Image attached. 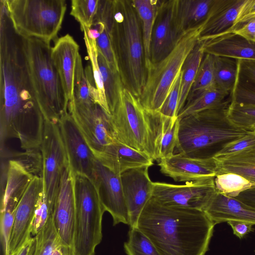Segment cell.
<instances>
[{"label": "cell", "instance_id": "8fae6325", "mask_svg": "<svg viewBox=\"0 0 255 255\" xmlns=\"http://www.w3.org/2000/svg\"><path fill=\"white\" fill-rule=\"evenodd\" d=\"M68 112L95 156L117 140L110 115L94 101L73 100Z\"/></svg>", "mask_w": 255, "mask_h": 255}, {"label": "cell", "instance_id": "cb8c5ba5", "mask_svg": "<svg viewBox=\"0 0 255 255\" xmlns=\"http://www.w3.org/2000/svg\"><path fill=\"white\" fill-rule=\"evenodd\" d=\"M198 41L204 53L237 60H255V42L233 32Z\"/></svg>", "mask_w": 255, "mask_h": 255}, {"label": "cell", "instance_id": "e575fe53", "mask_svg": "<svg viewBox=\"0 0 255 255\" xmlns=\"http://www.w3.org/2000/svg\"><path fill=\"white\" fill-rule=\"evenodd\" d=\"M98 61L110 112L118 101L121 91L124 86L119 73L113 71L110 68L105 58L99 51Z\"/></svg>", "mask_w": 255, "mask_h": 255}, {"label": "cell", "instance_id": "d590c367", "mask_svg": "<svg viewBox=\"0 0 255 255\" xmlns=\"http://www.w3.org/2000/svg\"><path fill=\"white\" fill-rule=\"evenodd\" d=\"M214 182L217 191L234 198L255 186V184L247 179L233 173L217 174L214 178Z\"/></svg>", "mask_w": 255, "mask_h": 255}, {"label": "cell", "instance_id": "f1b7e54d", "mask_svg": "<svg viewBox=\"0 0 255 255\" xmlns=\"http://www.w3.org/2000/svg\"><path fill=\"white\" fill-rule=\"evenodd\" d=\"M228 103H231V93L215 84L209 89L189 95L178 118L180 119L205 110L217 108Z\"/></svg>", "mask_w": 255, "mask_h": 255}, {"label": "cell", "instance_id": "c3c4849f", "mask_svg": "<svg viewBox=\"0 0 255 255\" xmlns=\"http://www.w3.org/2000/svg\"><path fill=\"white\" fill-rule=\"evenodd\" d=\"M231 32L238 34L249 41L255 42V17L239 25Z\"/></svg>", "mask_w": 255, "mask_h": 255}, {"label": "cell", "instance_id": "d4e9b609", "mask_svg": "<svg viewBox=\"0 0 255 255\" xmlns=\"http://www.w3.org/2000/svg\"><path fill=\"white\" fill-rule=\"evenodd\" d=\"M35 175L19 160H9L5 187L1 194L0 212L6 209L15 210Z\"/></svg>", "mask_w": 255, "mask_h": 255}, {"label": "cell", "instance_id": "8992f818", "mask_svg": "<svg viewBox=\"0 0 255 255\" xmlns=\"http://www.w3.org/2000/svg\"><path fill=\"white\" fill-rule=\"evenodd\" d=\"M156 113L146 109L139 98L124 87L118 101L110 111L117 139L146 153L154 160Z\"/></svg>", "mask_w": 255, "mask_h": 255}, {"label": "cell", "instance_id": "ee69618b", "mask_svg": "<svg viewBox=\"0 0 255 255\" xmlns=\"http://www.w3.org/2000/svg\"><path fill=\"white\" fill-rule=\"evenodd\" d=\"M182 78L181 70L176 77L171 88L158 111L164 116L177 117L178 116V103L180 96Z\"/></svg>", "mask_w": 255, "mask_h": 255}, {"label": "cell", "instance_id": "d6986e66", "mask_svg": "<svg viewBox=\"0 0 255 255\" xmlns=\"http://www.w3.org/2000/svg\"><path fill=\"white\" fill-rule=\"evenodd\" d=\"M158 161L160 172L175 181H196L215 178L218 173L214 158L199 159L175 153Z\"/></svg>", "mask_w": 255, "mask_h": 255}, {"label": "cell", "instance_id": "5bb4252c", "mask_svg": "<svg viewBox=\"0 0 255 255\" xmlns=\"http://www.w3.org/2000/svg\"><path fill=\"white\" fill-rule=\"evenodd\" d=\"M92 180L95 183L105 211L111 215L113 226L129 225V218L121 176L95 160Z\"/></svg>", "mask_w": 255, "mask_h": 255}, {"label": "cell", "instance_id": "816d5d0a", "mask_svg": "<svg viewBox=\"0 0 255 255\" xmlns=\"http://www.w3.org/2000/svg\"><path fill=\"white\" fill-rule=\"evenodd\" d=\"M34 245L35 238L31 236L27 238L18 250L11 255H32Z\"/></svg>", "mask_w": 255, "mask_h": 255}, {"label": "cell", "instance_id": "44dd1931", "mask_svg": "<svg viewBox=\"0 0 255 255\" xmlns=\"http://www.w3.org/2000/svg\"><path fill=\"white\" fill-rule=\"evenodd\" d=\"M95 158L117 175L130 169L151 166L153 159L146 153L136 150L116 140Z\"/></svg>", "mask_w": 255, "mask_h": 255}, {"label": "cell", "instance_id": "ac0fdd59", "mask_svg": "<svg viewBox=\"0 0 255 255\" xmlns=\"http://www.w3.org/2000/svg\"><path fill=\"white\" fill-rule=\"evenodd\" d=\"M44 191L42 176L35 175L18 202L9 243V255L16 252L28 237L39 197Z\"/></svg>", "mask_w": 255, "mask_h": 255}, {"label": "cell", "instance_id": "f35d334b", "mask_svg": "<svg viewBox=\"0 0 255 255\" xmlns=\"http://www.w3.org/2000/svg\"><path fill=\"white\" fill-rule=\"evenodd\" d=\"M215 85L214 56L205 53L188 96Z\"/></svg>", "mask_w": 255, "mask_h": 255}, {"label": "cell", "instance_id": "ab89813d", "mask_svg": "<svg viewBox=\"0 0 255 255\" xmlns=\"http://www.w3.org/2000/svg\"><path fill=\"white\" fill-rule=\"evenodd\" d=\"M100 0H72L70 14L80 24L81 27L90 28L97 14Z\"/></svg>", "mask_w": 255, "mask_h": 255}, {"label": "cell", "instance_id": "bcb514c9", "mask_svg": "<svg viewBox=\"0 0 255 255\" xmlns=\"http://www.w3.org/2000/svg\"><path fill=\"white\" fill-rule=\"evenodd\" d=\"M15 210L0 212V241L2 255H9V243L13 229Z\"/></svg>", "mask_w": 255, "mask_h": 255}, {"label": "cell", "instance_id": "681fc988", "mask_svg": "<svg viewBox=\"0 0 255 255\" xmlns=\"http://www.w3.org/2000/svg\"><path fill=\"white\" fill-rule=\"evenodd\" d=\"M227 222L232 228L234 234L240 239H242L254 230V224L251 223L237 220H231Z\"/></svg>", "mask_w": 255, "mask_h": 255}, {"label": "cell", "instance_id": "2e32d148", "mask_svg": "<svg viewBox=\"0 0 255 255\" xmlns=\"http://www.w3.org/2000/svg\"><path fill=\"white\" fill-rule=\"evenodd\" d=\"M177 0H159L153 26L148 61L156 63L165 57L173 49L179 35L177 31L175 10Z\"/></svg>", "mask_w": 255, "mask_h": 255}, {"label": "cell", "instance_id": "74e56055", "mask_svg": "<svg viewBox=\"0 0 255 255\" xmlns=\"http://www.w3.org/2000/svg\"><path fill=\"white\" fill-rule=\"evenodd\" d=\"M124 248L127 255H160L149 239L137 228H129Z\"/></svg>", "mask_w": 255, "mask_h": 255}, {"label": "cell", "instance_id": "5b68a950", "mask_svg": "<svg viewBox=\"0 0 255 255\" xmlns=\"http://www.w3.org/2000/svg\"><path fill=\"white\" fill-rule=\"evenodd\" d=\"M23 45L37 101L44 120L57 124L68 113V101L51 56L49 43L23 37Z\"/></svg>", "mask_w": 255, "mask_h": 255}, {"label": "cell", "instance_id": "603a6c76", "mask_svg": "<svg viewBox=\"0 0 255 255\" xmlns=\"http://www.w3.org/2000/svg\"><path fill=\"white\" fill-rule=\"evenodd\" d=\"M203 211L215 225L231 220L245 221L255 225V209L217 191Z\"/></svg>", "mask_w": 255, "mask_h": 255}, {"label": "cell", "instance_id": "4fadbf2b", "mask_svg": "<svg viewBox=\"0 0 255 255\" xmlns=\"http://www.w3.org/2000/svg\"><path fill=\"white\" fill-rule=\"evenodd\" d=\"M75 215L73 174L68 164L62 172L59 190L52 214L55 229L67 255H76Z\"/></svg>", "mask_w": 255, "mask_h": 255}, {"label": "cell", "instance_id": "83f0119b", "mask_svg": "<svg viewBox=\"0 0 255 255\" xmlns=\"http://www.w3.org/2000/svg\"><path fill=\"white\" fill-rule=\"evenodd\" d=\"M231 103L255 106V60H238L236 81Z\"/></svg>", "mask_w": 255, "mask_h": 255}, {"label": "cell", "instance_id": "e0dca14e", "mask_svg": "<svg viewBox=\"0 0 255 255\" xmlns=\"http://www.w3.org/2000/svg\"><path fill=\"white\" fill-rule=\"evenodd\" d=\"M149 166L134 168L121 174L129 228H137L138 218L152 198L153 182L148 174Z\"/></svg>", "mask_w": 255, "mask_h": 255}, {"label": "cell", "instance_id": "ffe728a7", "mask_svg": "<svg viewBox=\"0 0 255 255\" xmlns=\"http://www.w3.org/2000/svg\"><path fill=\"white\" fill-rule=\"evenodd\" d=\"M79 46L69 34L58 38L51 49L53 64L60 78L69 103L74 99V81Z\"/></svg>", "mask_w": 255, "mask_h": 255}, {"label": "cell", "instance_id": "484cf974", "mask_svg": "<svg viewBox=\"0 0 255 255\" xmlns=\"http://www.w3.org/2000/svg\"><path fill=\"white\" fill-rule=\"evenodd\" d=\"M213 0H177L175 21L179 35L203 23L207 19Z\"/></svg>", "mask_w": 255, "mask_h": 255}, {"label": "cell", "instance_id": "30bf717a", "mask_svg": "<svg viewBox=\"0 0 255 255\" xmlns=\"http://www.w3.org/2000/svg\"><path fill=\"white\" fill-rule=\"evenodd\" d=\"M44 196L52 214L59 190L63 169L68 164L64 143L57 124L44 122L40 146Z\"/></svg>", "mask_w": 255, "mask_h": 255}, {"label": "cell", "instance_id": "f6af8a7d", "mask_svg": "<svg viewBox=\"0 0 255 255\" xmlns=\"http://www.w3.org/2000/svg\"><path fill=\"white\" fill-rule=\"evenodd\" d=\"M254 148H255V130L228 143L214 158H224Z\"/></svg>", "mask_w": 255, "mask_h": 255}, {"label": "cell", "instance_id": "4316f807", "mask_svg": "<svg viewBox=\"0 0 255 255\" xmlns=\"http://www.w3.org/2000/svg\"><path fill=\"white\" fill-rule=\"evenodd\" d=\"M179 121L178 117H169L157 112L154 160L174 154L178 142Z\"/></svg>", "mask_w": 255, "mask_h": 255}, {"label": "cell", "instance_id": "4dcf8cb0", "mask_svg": "<svg viewBox=\"0 0 255 255\" xmlns=\"http://www.w3.org/2000/svg\"><path fill=\"white\" fill-rule=\"evenodd\" d=\"M204 54L201 43L198 41L182 67L181 89L178 108L179 114L186 104Z\"/></svg>", "mask_w": 255, "mask_h": 255}, {"label": "cell", "instance_id": "52a82bcc", "mask_svg": "<svg viewBox=\"0 0 255 255\" xmlns=\"http://www.w3.org/2000/svg\"><path fill=\"white\" fill-rule=\"evenodd\" d=\"M204 23L184 32L160 61L153 64L146 61V82L139 98L146 109L159 111L185 59L197 44Z\"/></svg>", "mask_w": 255, "mask_h": 255}, {"label": "cell", "instance_id": "ba28073f", "mask_svg": "<svg viewBox=\"0 0 255 255\" xmlns=\"http://www.w3.org/2000/svg\"><path fill=\"white\" fill-rule=\"evenodd\" d=\"M15 31L46 42L57 38L66 10L65 0H3Z\"/></svg>", "mask_w": 255, "mask_h": 255}, {"label": "cell", "instance_id": "b9f144b4", "mask_svg": "<svg viewBox=\"0 0 255 255\" xmlns=\"http://www.w3.org/2000/svg\"><path fill=\"white\" fill-rule=\"evenodd\" d=\"M94 24H97L100 30V35L96 39L98 51L103 55L110 68L113 71L119 73L115 54L108 32L103 23L98 22Z\"/></svg>", "mask_w": 255, "mask_h": 255}, {"label": "cell", "instance_id": "9a60e30c", "mask_svg": "<svg viewBox=\"0 0 255 255\" xmlns=\"http://www.w3.org/2000/svg\"><path fill=\"white\" fill-rule=\"evenodd\" d=\"M57 124L73 174L92 179L96 158L69 113L62 117Z\"/></svg>", "mask_w": 255, "mask_h": 255}, {"label": "cell", "instance_id": "6da1fadb", "mask_svg": "<svg viewBox=\"0 0 255 255\" xmlns=\"http://www.w3.org/2000/svg\"><path fill=\"white\" fill-rule=\"evenodd\" d=\"M0 93L1 141L15 138L23 149H39L45 120L31 79L23 37L14 29L3 3L0 7Z\"/></svg>", "mask_w": 255, "mask_h": 255}, {"label": "cell", "instance_id": "8d00e7d4", "mask_svg": "<svg viewBox=\"0 0 255 255\" xmlns=\"http://www.w3.org/2000/svg\"><path fill=\"white\" fill-rule=\"evenodd\" d=\"M84 32V40L91 62V68L95 86L99 96V105L109 115L110 112L106 100L104 87L101 73L99 68L98 55V51L96 45V40L89 36L85 31Z\"/></svg>", "mask_w": 255, "mask_h": 255}, {"label": "cell", "instance_id": "7bdbcfd3", "mask_svg": "<svg viewBox=\"0 0 255 255\" xmlns=\"http://www.w3.org/2000/svg\"><path fill=\"white\" fill-rule=\"evenodd\" d=\"M73 100L84 102L94 101L91 97L80 54L77 58L75 71Z\"/></svg>", "mask_w": 255, "mask_h": 255}, {"label": "cell", "instance_id": "277c9868", "mask_svg": "<svg viewBox=\"0 0 255 255\" xmlns=\"http://www.w3.org/2000/svg\"><path fill=\"white\" fill-rule=\"evenodd\" d=\"M230 103L180 119L175 153L213 158L228 143L250 131L230 120L227 111Z\"/></svg>", "mask_w": 255, "mask_h": 255}, {"label": "cell", "instance_id": "7dc6e473", "mask_svg": "<svg viewBox=\"0 0 255 255\" xmlns=\"http://www.w3.org/2000/svg\"><path fill=\"white\" fill-rule=\"evenodd\" d=\"M254 17H255V0H246L238 14L233 27L229 32H231L234 28L239 25Z\"/></svg>", "mask_w": 255, "mask_h": 255}, {"label": "cell", "instance_id": "f546056e", "mask_svg": "<svg viewBox=\"0 0 255 255\" xmlns=\"http://www.w3.org/2000/svg\"><path fill=\"white\" fill-rule=\"evenodd\" d=\"M215 159L218 165L217 174L235 173L255 184V148Z\"/></svg>", "mask_w": 255, "mask_h": 255}, {"label": "cell", "instance_id": "3957f363", "mask_svg": "<svg viewBox=\"0 0 255 255\" xmlns=\"http://www.w3.org/2000/svg\"><path fill=\"white\" fill-rule=\"evenodd\" d=\"M105 26L109 33L125 88L140 98L147 70L141 25L132 0H112Z\"/></svg>", "mask_w": 255, "mask_h": 255}, {"label": "cell", "instance_id": "60d3db41", "mask_svg": "<svg viewBox=\"0 0 255 255\" xmlns=\"http://www.w3.org/2000/svg\"><path fill=\"white\" fill-rule=\"evenodd\" d=\"M227 115L236 126L248 131L255 130V106L231 103Z\"/></svg>", "mask_w": 255, "mask_h": 255}, {"label": "cell", "instance_id": "9c48e42d", "mask_svg": "<svg viewBox=\"0 0 255 255\" xmlns=\"http://www.w3.org/2000/svg\"><path fill=\"white\" fill-rule=\"evenodd\" d=\"M73 189L76 255H96V248L102 240V219L105 211L91 179L73 174Z\"/></svg>", "mask_w": 255, "mask_h": 255}, {"label": "cell", "instance_id": "7a4b0ae2", "mask_svg": "<svg viewBox=\"0 0 255 255\" xmlns=\"http://www.w3.org/2000/svg\"><path fill=\"white\" fill-rule=\"evenodd\" d=\"M215 226L202 210L164 205L152 197L137 228L160 255H205Z\"/></svg>", "mask_w": 255, "mask_h": 255}, {"label": "cell", "instance_id": "d6a6232c", "mask_svg": "<svg viewBox=\"0 0 255 255\" xmlns=\"http://www.w3.org/2000/svg\"><path fill=\"white\" fill-rule=\"evenodd\" d=\"M132 2L140 20L145 54L146 60H149L151 35L159 0H132Z\"/></svg>", "mask_w": 255, "mask_h": 255}, {"label": "cell", "instance_id": "f907efd6", "mask_svg": "<svg viewBox=\"0 0 255 255\" xmlns=\"http://www.w3.org/2000/svg\"><path fill=\"white\" fill-rule=\"evenodd\" d=\"M235 198L255 209V186L242 192Z\"/></svg>", "mask_w": 255, "mask_h": 255}, {"label": "cell", "instance_id": "7c38bea8", "mask_svg": "<svg viewBox=\"0 0 255 255\" xmlns=\"http://www.w3.org/2000/svg\"><path fill=\"white\" fill-rule=\"evenodd\" d=\"M216 191L214 178L183 185L155 182L152 197L164 205L203 211Z\"/></svg>", "mask_w": 255, "mask_h": 255}, {"label": "cell", "instance_id": "1f68e13d", "mask_svg": "<svg viewBox=\"0 0 255 255\" xmlns=\"http://www.w3.org/2000/svg\"><path fill=\"white\" fill-rule=\"evenodd\" d=\"M32 255H66L55 229L52 215L36 234Z\"/></svg>", "mask_w": 255, "mask_h": 255}, {"label": "cell", "instance_id": "836d02e7", "mask_svg": "<svg viewBox=\"0 0 255 255\" xmlns=\"http://www.w3.org/2000/svg\"><path fill=\"white\" fill-rule=\"evenodd\" d=\"M214 66L216 85L231 94L237 76L238 60L214 56Z\"/></svg>", "mask_w": 255, "mask_h": 255}, {"label": "cell", "instance_id": "7402d4cb", "mask_svg": "<svg viewBox=\"0 0 255 255\" xmlns=\"http://www.w3.org/2000/svg\"><path fill=\"white\" fill-rule=\"evenodd\" d=\"M246 0H213L198 40H204L228 33L233 27Z\"/></svg>", "mask_w": 255, "mask_h": 255}]
</instances>
